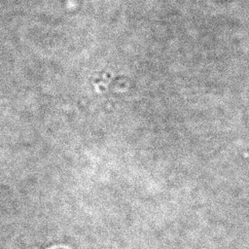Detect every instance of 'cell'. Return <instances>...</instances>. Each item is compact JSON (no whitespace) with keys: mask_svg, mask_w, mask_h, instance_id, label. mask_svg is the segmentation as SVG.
<instances>
[{"mask_svg":"<svg viewBox=\"0 0 249 249\" xmlns=\"http://www.w3.org/2000/svg\"><path fill=\"white\" fill-rule=\"evenodd\" d=\"M57 249H63V248H57Z\"/></svg>","mask_w":249,"mask_h":249,"instance_id":"1","label":"cell"}]
</instances>
